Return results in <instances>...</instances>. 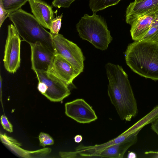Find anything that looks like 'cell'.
Wrapping results in <instances>:
<instances>
[{
    "instance_id": "e0dca14e",
    "label": "cell",
    "mask_w": 158,
    "mask_h": 158,
    "mask_svg": "<svg viewBox=\"0 0 158 158\" xmlns=\"http://www.w3.org/2000/svg\"><path fill=\"white\" fill-rule=\"evenodd\" d=\"M121 0H89V6L93 12L102 10L111 6L116 5Z\"/></svg>"
},
{
    "instance_id": "8992f818",
    "label": "cell",
    "mask_w": 158,
    "mask_h": 158,
    "mask_svg": "<svg viewBox=\"0 0 158 158\" xmlns=\"http://www.w3.org/2000/svg\"><path fill=\"white\" fill-rule=\"evenodd\" d=\"M52 37L55 54L61 56L80 74L83 71L85 60L81 48L60 34L52 35Z\"/></svg>"
},
{
    "instance_id": "7402d4cb",
    "label": "cell",
    "mask_w": 158,
    "mask_h": 158,
    "mask_svg": "<svg viewBox=\"0 0 158 158\" xmlns=\"http://www.w3.org/2000/svg\"><path fill=\"white\" fill-rule=\"evenodd\" d=\"M75 0H54L52 2V5L54 7L69 8L71 3Z\"/></svg>"
},
{
    "instance_id": "d6986e66",
    "label": "cell",
    "mask_w": 158,
    "mask_h": 158,
    "mask_svg": "<svg viewBox=\"0 0 158 158\" xmlns=\"http://www.w3.org/2000/svg\"><path fill=\"white\" fill-rule=\"evenodd\" d=\"M6 11L9 14L14 12L25 5L29 0H1Z\"/></svg>"
},
{
    "instance_id": "9c48e42d",
    "label": "cell",
    "mask_w": 158,
    "mask_h": 158,
    "mask_svg": "<svg viewBox=\"0 0 158 158\" xmlns=\"http://www.w3.org/2000/svg\"><path fill=\"white\" fill-rule=\"evenodd\" d=\"M69 86L80 74L72 65L60 55L55 54L47 71Z\"/></svg>"
},
{
    "instance_id": "d4e9b609",
    "label": "cell",
    "mask_w": 158,
    "mask_h": 158,
    "mask_svg": "<svg viewBox=\"0 0 158 158\" xmlns=\"http://www.w3.org/2000/svg\"><path fill=\"white\" fill-rule=\"evenodd\" d=\"M151 128L158 135V118L152 123Z\"/></svg>"
},
{
    "instance_id": "7a4b0ae2",
    "label": "cell",
    "mask_w": 158,
    "mask_h": 158,
    "mask_svg": "<svg viewBox=\"0 0 158 158\" xmlns=\"http://www.w3.org/2000/svg\"><path fill=\"white\" fill-rule=\"evenodd\" d=\"M125 56L127 64L133 72L158 80V42L135 41L128 46Z\"/></svg>"
},
{
    "instance_id": "83f0119b",
    "label": "cell",
    "mask_w": 158,
    "mask_h": 158,
    "mask_svg": "<svg viewBox=\"0 0 158 158\" xmlns=\"http://www.w3.org/2000/svg\"><path fill=\"white\" fill-rule=\"evenodd\" d=\"M127 157L128 158H135L137 157V156L135 152H131L128 154Z\"/></svg>"
},
{
    "instance_id": "ba28073f",
    "label": "cell",
    "mask_w": 158,
    "mask_h": 158,
    "mask_svg": "<svg viewBox=\"0 0 158 158\" xmlns=\"http://www.w3.org/2000/svg\"><path fill=\"white\" fill-rule=\"evenodd\" d=\"M65 109L67 116L80 123H89L98 118L92 107L82 99H77L66 103Z\"/></svg>"
},
{
    "instance_id": "ffe728a7",
    "label": "cell",
    "mask_w": 158,
    "mask_h": 158,
    "mask_svg": "<svg viewBox=\"0 0 158 158\" xmlns=\"http://www.w3.org/2000/svg\"><path fill=\"white\" fill-rule=\"evenodd\" d=\"M63 16L62 14L53 19L49 29L52 35H56L59 33L61 27Z\"/></svg>"
},
{
    "instance_id": "5b68a950",
    "label": "cell",
    "mask_w": 158,
    "mask_h": 158,
    "mask_svg": "<svg viewBox=\"0 0 158 158\" xmlns=\"http://www.w3.org/2000/svg\"><path fill=\"white\" fill-rule=\"evenodd\" d=\"M34 72L38 81V90L50 101L60 102L70 94L68 86L53 75L40 70Z\"/></svg>"
},
{
    "instance_id": "7c38bea8",
    "label": "cell",
    "mask_w": 158,
    "mask_h": 158,
    "mask_svg": "<svg viewBox=\"0 0 158 158\" xmlns=\"http://www.w3.org/2000/svg\"><path fill=\"white\" fill-rule=\"evenodd\" d=\"M141 130L132 133L122 142L105 148L94 157L123 158L127 150L137 142V135Z\"/></svg>"
},
{
    "instance_id": "484cf974",
    "label": "cell",
    "mask_w": 158,
    "mask_h": 158,
    "mask_svg": "<svg viewBox=\"0 0 158 158\" xmlns=\"http://www.w3.org/2000/svg\"><path fill=\"white\" fill-rule=\"evenodd\" d=\"M145 154L150 156L152 157L158 158V152L150 151L145 152Z\"/></svg>"
},
{
    "instance_id": "52a82bcc",
    "label": "cell",
    "mask_w": 158,
    "mask_h": 158,
    "mask_svg": "<svg viewBox=\"0 0 158 158\" xmlns=\"http://www.w3.org/2000/svg\"><path fill=\"white\" fill-rule=\"evenodd\" d=\"M20 36L14 25L8 26L3 61L5 69L10 73H15L20 66L21 40Z\"/></svg>"
},
{
    "instance_id": "30bf717a",
    "label": "cell",
    "mask_w": 158,
    "mask_h": 158,
    "mask_svg": "<svg viewBox=\"0 0 158 158\" xmlns=\"http://www.w3.org/2000/svg\"><path fill=\"white\" fill-rule=\"evenodd\" d=\"M31 49V69L47 72L55 54L40 42L30 44Z\"/></svg>"
},
{
    "instance_id": "f1b7e54d",
    "label": "cell",
    "mask_w": 158,
    "mask_h": 158,
    "mask_svg": "<svg viewBox=\"0 0 158 158\" xmlns=\"http://www.w3.org/2000/svg\"><path fill=\"white\" fill-rule=\"evenodd\" d=\"M141 0H135V2H139Z\"/></svg>"
},
{
    "instance_id": "2e32d148",
    "label": "cell",
    "mask_w": 158,
    "mask_h": 158,
    "mask_svg": "<svg viewBox=\"0 0 158 158\" xmlns=\"http://www.w3.org/2000/svg\"><path fill=\"white\" fill-rule=\"evenodd\" d=\"M158 118V105L143 117L137 122L127 130L132 133L150 123H152Z\"/></svg>"
},
{
    "instance_id": "9a60e30c",
    "label": "cell",
    "mask_w": 158,
    "mask_h": 158,
    "mask_svg": "<svg viewBox=\"0 0 158 158\" xmlns=\"http://www.w3.org/2000/svg\"><path fill=\"white\" fill-rule=\"evenodd\" d=\"M5 145L18 155L24 157H43L50 154L51 151V149L49 148L32 151L24 150L20 147V143L13 138L8 141Z\"/></svg>"
},
{
    "instance_id": "44dd1931",
    "label": "cell",
    "mask_w": 158,
    "mask_h": 158,
    "mask_svg": "<svg viewBox=\"0 0 158 158\" xmlns=\"http://www.w3.org/2000/svg\"><path fill=\"white\" fill-rule=\"evenodd\" d=\"M40 145L43 147L46 146L52 145L54 144V140L48 134L41 132L39 136Z\"/></svg>"
},
{
    "instance_id": "5bb4252c",
    "label": "cell",
    "mask_w": 158,
    "mask_h": 158,
    "mask_svg": "<svg viewBox=\"0 0 158 158\" xmlns=\"http://www.w3.org/2000/svg\"><path fill=\"white\" fill-rule=\"evenodd\" d=\"M155 14L139 17L131 24L130 33L134 41L140 40L147 33L155 17Z\"/></svg>"
},
{
    "instance_id": "4fadbf2b",
    "label": "cell",
    "mask_w": 158,
    "mask_h": 158,
    "mask_svg": "<svg viewBox=\"0 0 158 158\" xmlns=\"http://www.w3.org/2000/svg\"><path fill=\"white\" fill-rule=\"evenodd\" d=\"M33 15L44 27L50 29L54 19L52 7L41 0H29Z\"/></svg>"
},
{
    "instance_id": "8fae6325",
    "label": "cell",
    "mask_w": 158,
    "mask_h": 158,
    "mask_svg": "<svg viewBox=\"0 0 158 158\" xmlns=\"http://www.w3.org/2000/svg\"><path fill=\"white\" fill-rule=\"evenodd\" d=\"M158 11V0H142L139 2H131L127 7L126 22L131 25L138 17L153 15Z\"/></svg>"
},
{
    "instance_id": "603a6c76",
    "label": "cell",
    "mask_w": 158,
    "mask_h": 158,
    "mask_svg": "<svg viewBox=\"0 0 158 158\" xmlns=\"http://www.w3.org/2000/svg\"><path fill=\"white\" fill-rule=\"evenodd\" d=\"M0 119L1 124L4 129L10 132H12L13 131V126L6 117L2 115Z\"/></svg>"
},
{
    "instance_id": "6da1fadb",
    "label": "cell",
    "mask_w": 158,
    "mask_h": 158,
    "mask_svg": "<svg viewBox=\"0 0 158 158\" xmlns=\"http://www.w3.org/2000/svg\"><path fill=\"white\" fill-rule=\"evenodd\" d=\"M105 68L109 81L107 91L110 100L120 118L130 121L138 111L128 75L118 65L108 63Z\"/></svg>"
},
{
    "instance_id": "cb8c5ba5",
    "label": "cell",
    "mask_w": 158,
    "mask_h": 158,
    "mask_svg": "<svg viewBox=\"0 0 158 158\" xmlns=\"http://www.w3.org/2000/svg\"><path fill=\"white\" fill-rule=\"evenodd\" d=\"M9 15L4 9L2 1L0 0V28Z\"/></svg>"
},
{
    "instance_id": "277c9868",
    "label": "cell",
    "mask_w": 158,
    "mask_h": 158,
    "mask_svg": "<svg viewBox=\"0 0 158 158\" xmlns=\"http://www.w3.org/2000/svg\"><path fill=\"white\" fill-rule=\"evenodd\" d=\"M76 27L81 38L101 50H106L112 40L105 20L96 13L92 15L85 14Z\"/></svg>"
},
{
    "instance_id": "3957f363",
    "label": "cell",
    "mask_w": 158,
    "mask_h": 158,
    "mask_svg": "<svg viewBox=\"0 0 158 158\" xmlns=\"http://www.w3.org/2000/svg\"><path fill=\"white\" fill-rule=\"evenodd\" d=\"M8 17L23 40L29 44L40 42L55 54L52 35L34 15L20 8L10 14Z\"/></svg>"
},
{
    "instance_id": "4316f807",
    "label": "cell",
    "mask_w": 158,
    "mask_h": 158,
    "mask_svg": "<svg viewBox=\"0 0 158 158\" xmlns=\"http://www.w3.org/2000/svg\"><path fill=\"white\" fill-rule=\"evenodd\" d=\"M82 137L80 135H77L74 138L75 142L76 143H79L82 140Z\"/></svg>"
},
{
    "instance_id": "ac0fdd59",
    "label": "cell",
    "mask_w": 158,
    "mask_h": 158,
    "mask_svg": "<svg viewBox=\"0 0 158 158\" xmlns=\"http://www.w3.org/2000/svg\"><path fill=\"white\" fill-rule=\"evenodd\" d=\"M141 40L158 42V11L155 14L154 18L148 32L139 41Z\"/></svg>"
}]
</instances>
